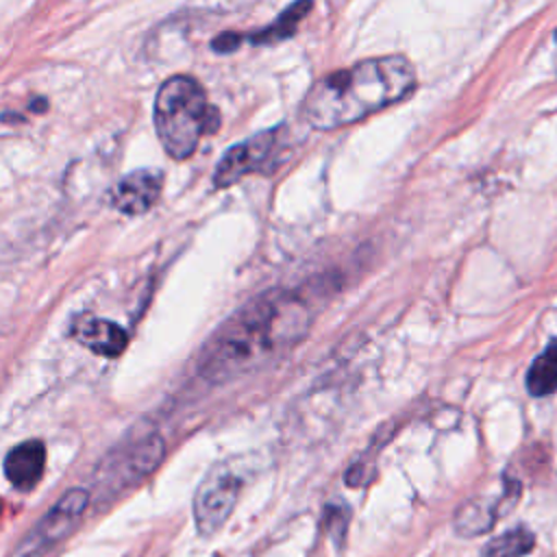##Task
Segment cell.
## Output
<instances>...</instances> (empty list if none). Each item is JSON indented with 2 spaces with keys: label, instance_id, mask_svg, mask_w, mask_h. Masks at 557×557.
<instances>
[{
  "label": "cell",
  "instance_id": "cell-3",
  "mask_svg": "<svg viewBox=\"0 0 557 557\" xmlns=\"http://www.w3.org/2000/svg\"><path fill=\"white\" fill-rule=\"evenodd\" d=\"M154 131L172 159L194 154L200 137L218 128V111L209 104L202 85L185 74L170 76L154 96Z\"/></svg>",
  "mask_w": 557,
  "mask_h": 557
},
{
  "label": "cell",
  "instance_id": "cell-12",
  "mask_svg": "<svg viewBox=\"0 0 557 557\" xmlns=\"http://www.w3.org/2000/svg\"><path fill=\"white\" fill-rule=\"evenodd\" d=\"M311 9V2H296V4H289L272 24H268L265 28L257 30L250 35V41L252 44H276V41H283V39H289L294 33H296V26L298 22L302 20V15Z\"/></svg>",
  "mask_w": 557,
  "mask_h": 557
},
{
  "label": "cell",
  "instance_id": "cell-10",
  "mask_svg": "<svg viewBox=\"0 0 557 557\" xmlns=\"http://www.w3.org/2000/svg\"><path fill=\"white\" fill-rule=\"evenodd\" d=\"M527 389L533 396H546L557 389V344L546 346V350L533 359L527 372Z\"/></svg>",
  "mask_w": 557,
  "mask_h": 557
},
{
  "label": "cell",
  "instance_id": "cell-9",
  "mask_svg": "<svg viewBox=\"0 0 557 557\" xmlns=\"http://www.w3.org/2000/svg\"><path fill=\"white\" fill-rule=\"evenodd\" d=\"M46 468V446L39 440H26L13 446L4 457V476L15 490H33Z\"/></svg>",
  "mask_w": 557,
  "mask_h": 557
},
{
  "label": "cell",
  "instance_id": "cell-7",
  "mask_svg": "<svg viewBox=\"0 0 557 557\" xmlns=\"http://www.w3.org/2000/svg\"><path fill=\"white\" fill-rule=\"evenodd\" d=\"M163 185L161 170L154 168H141L128 172L124 178L117 181V185L111 191V202L115 209L128 215L146 213L159 198Z\"/></svg>",
  "mask_w": 557,
  "mask_h": 557
},
{
  "label": "cell",
  "instance_id": "cell-11",
  "mask_svg": "<svg viewBox=\"0 0 557 557\" xmlns=\"http://www.w3.org/2000/svg\"><path fill=\"white\" fill-rule=\"evenodd\" d=\"M533 546H535V535L527 527H516L490 540L483 546L481 557H524L533 550Z\"/></svg>",
  "mask_w": 557,
  "mask_h": 557
},
{
  "label": "cell",
  "instance_id": "cell-14",
  "mask_svg": "<svg viewBox=\"0 0 557 557\" xmlns=\"http://www.w3.org/2000/svg\"><path fill=\"white\" fill-rule=\"evenodd\" d=\"M239 44H242V35H237V33H220V35L211 41V48H213L215 52H233Z\"/></svg>",
  "mask_w": 557,
  "mask_h": 557
},
{
  "label": "cell",
  "instance_id": "cell-6",
  "mask_svg": "<svg viewBox=\"0 0 557 557\" xmlns=\"http://www.w3.org/2000/svg\"><path fill=\"white\" fill-rule=\"evenodd\" d=\"M283 126H274L270 131L257 133L250 139L231 146L222 159L215 165L213 172V185L215 187H228L235 181H239L248 172H261L270 168V161L274 159V152L281 146Z\"/></svg>",
  "mask_w": 557,
  "mask_h": 557
},
{
  "label": "cell",
  "instance_id": "cell-1",
  "mask_svg": "<svg viewBox=\"0 0 557 557\" xmlns=\"http://www.w3.org/2000/svg\"><path fill=\"white\" fill-rule=\"evenodd\" d=\"M309 324L311 309L296 292H263L213 333L200 352L198 372L224 383L259 370L298 344Z\"/></svg>",
  "mask_w": 557,
  "mask_h": 557
},
{
  "label": "cell",
  "instance_id": "cell-5",
  "mask_svg": "<svg viewBox=\"0 0 557 557\" xmlns=\"http://www.w3.org/2000/svg\"><path fill=\"white\" fill-rule=\"evenodd\" d=\"M87 500H89V494L81 487L65 492L61 500L22 540V544L15 548V557H37L39 553L61 542L81 520L87 507Z\"/></svg>",
  "mask_w": 557,
  "mask_h": 557
},
{
  "label": "cell",
  "instance_id": "cell-8",
  "mask_svg": "<svg viewBox=\"0 0 557 557\" xmlns=\"http://www.w3.org/2000/svg\"><path fill=\"white\" fill-rule=\"evenodd\" d=\"M72 335L89 350L104 357L122 355L128 344L126 331L120 324L96 315H78L72 324Z\"/></svg>",
  "mask_w": 557,
  "mask_h": 557
},
{
  "label": "cell",
  "instance_id": "cell-4",
  "mask_svg": "<svg viewBox=\"0 0 557 557\" xmlns=\"http://www.w3.org/2000/svg\"><path fill=\"white\" fill-rule=\"evenodd\" d=\"M242 490V479L226 466L207 472L194 496V518L202 535L215 533L231 516Z\"/></svg>",
  "mask_w": 557,
  "mask_h": 557
},
{
  "label": "cell",
  "instance_id": "cell-2",
  "mask_svg": "<svg viewBox=\"0 0 557 557\" xmlns=\"http://www.w3.org/2000/svg\"><path fill=\"white\" fill-rule=\"evenodd\" d=\"M413 89L416 72L405 57H372L313 83L300 115L318 131H335L405 100Z\"/></svg>",
  "mask_w": 557,
  "mask_h": 557
},
{
  "label": "cell",
  "instance_id": "cell-13",
  "mask_svg": "<svg viewBox=\"0 0 557 557\" xmlns=\"http://www.w3.org/2000/svg\"><path fill=\"white\" fill-rule=\"evenodd\" d=\"M500 505H503V503L492 505V503L479 500V498H476V500H468V503L459 509L457 520H455L459 533H463V535H479V533H485V531L494 524L496 516L503 511Z\"/></svg>",
  "mask_w": 557,
  "mask_h": 557
}]
</instances>
